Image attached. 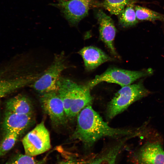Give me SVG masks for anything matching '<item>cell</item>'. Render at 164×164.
Here are the masks:
<instances>
[{
	"label": "cell",
	"instance_id": "6da1fadb",
	"mask_svg": "<svg viewBox=\"0 0 164 164\" xmlns=\"http://www.w3.org/2000/svg\"><path fill=\"white\" fill-rule=\"evenodd\" d=\"M131 133L128 129L109 126L89 105L77 114V125L72 138L80 141L86 148H89L102 138H118L128 136Z\"/></svg>",
	"mask_w": 164,
	"mask_h": 164
},
{
	"label": "cell",
	"instance_id": "7a4b0ae2",
	"mask_svg": "<svg viewBox=\"0 0 164 164\" xmlns=\"http://www.w3.org/2000/svg\"><path fill=\"white\" fill-rule=\"evenodd\" d=\"M150 92L144 86L142 80L122 87L108 105L106 114L112 119L125 110L131 104L149 95Z\"/></svg>",
	"mask_w": 164,
	"mask_h": 164
},
{
	"label": "cell",
	"instance_id": "3957f363",
	"mask_svg": "<svg viewBox=\"0 0 164 164\" xmlns=\"http://www.w3.org/2000/svg\"><path fill=\"white\" fill-rule=\"evenodd\" d=\"M67 68L64 53L56 55L51 64L30 85L36 91L42 94L57 92V82L62 72Z\"/></svg>",
	"mask_w": 164,
	"mask_h": 164
},
{
	"label": "cell",
	"instance_id": "277c9868",
	"mask_svg": "<svg viewBox=\"0 0 164 164\" xmlns=\"http://www.w3.org/2000/svg\"><path fill=\"white\" fill-rule=\"evenodd\" d=\"M151 68L142 71H132L117 68H110L94 78L86 85L90 89L103 82L118 84L121 87L131 84L140 78L151 74Z\"/></svg>",
	"mask_w": 164,
	"mask_h": 164
},
{
	"label": "cell",
	"instance_id": "5b68a950",
	"mask_svg": "<svg viewBox=\"0 0 164 164\" xmlns=\"http://www.w3.org/2000/svg\"><path fill=\"white\" fill-rule=\"evenodd\" d=\"M22 142L25 154L32 156L45 152L51 146L50 133L43 121L28 133Z\"/></svg>",
	"mask_w": 164,
	"mask_h": 164
},
{
	"label": "cell",
	"instance_id": "8992f818",
	"mask_svg": "<svg viewBox=\"0 0 164 164\" xmlns=\"http://www.w3.org/2000/svg\"><path fill=\"white\" fill-rule=\"evenodd\" d=\"M56 5L61 9L67 20L73 26L87 16L91 9L101 6L96 0H60Z\"/></svg>",
	"mask_w": 164,
	"mask_h": 164
},
{
	"label": "cell",
	"instance_id": "52a82bcc",
	"mask_svg": "<svg viewBox=\"0 0 164 164\" xmlns=\"http://www.w3.org/2000/svg\"><path fill=\"white\" fill-rule=\"evenodd\" d=\"M40 101L43 109L53 124L58 126L66 124L68 118L63 103L57 92L42 94Z\"/></svg>",
	"mask_w": 164,
	"mask_h": 164
},
{
	"label": "cell",
	"instance_id": "ba28073f",
	"mask_svg": "<svg viewBox=\"0 0 164 164\" xmlns=\"http://www.w3.org/2000/svg\"><path fill=\"white\" fill-rule=\"evenodd\" d=\"M133 164H164V150L159 143L147 142L132 155Z\"/></svg>",
	"mask_w": 164,
	"mask_h": 164
},
{
	"label": "cell",
	"instance_id": "9c48e42d",
	"mask_svg": "<svg viewBox=\"0 0 164 164\" xmlns=\"http://www.w3.org/2000/svg\"><path fill=\"white\" fill-rule=\"evenodd\" d=\"M95 15L99 25L100 39L111 53L115 57H118L114 44L116 29L113 20L101 9L96 10Z\"/></svg>",
	"mask_w": 164,
	"mask_h": 164
},
{
	"label": "cell",
	"instance_id": "30bf717a",
	"mask_svg": "<svg viewBox=\"0 0 164 164\" xmlns=\"http://www.w3.org/2000/svg\"><path fill=\"white\" fill-rule=\"evenodd\" d=\"M84 62L87 70H92L102 64L114 60L101 49L92 46L84 47L78 52Z\"/></svg>",
	"mask_w": 164,
	"mask_h": 164
},
{
	"label": "cell",
	"instance_id": "8fae6325",
	"mask_svg": "<svg viewBox=\"0 0 164 164\" xmlns=\"http://www.w3.org/2000/svg\"><path fill=\"white\" fill-rule=\"evenodd\" d=\"M32 114L6 111L3 123L5 131H12L21 134L32 124Z\"/></svg>",
	"mask_w": 164,
	"mask_h": 164
},
{
	"label": "cell",
	"instance_id": "7c38bea8",
	"mask_svg": "<svg viewBox=\"0 0 164 164\" xmlns=\"http://www.w3.org/2000/svg\"><path fill=\"white\" fill-rule=\"evenodd\" d=\"M90 90L86 85L84 86L77 84L68 118L75 117L84 107L91 104L93 98Z\"/></svg>",
	"mask_w": 164,
	"mask_h": 164
},
{
	"label": "cell",
	"instance_id": "4fadbf2b",
	"mask_svg": "<svg viewBox=\"0 0 164 164\" xmlns=\"http://www.w3.org/2000/svg\"><path fill=\"white\" fill-rule=\"evenodd\" d=\"M77 83L70 79L60 77L57 82V93L64 106L67 118L73 99Z\"/></svg>",
	"mask_w": 164,
	"mask_h": 164
},
{
	"label": "cell",
	"instance_id": "5bb4252c",
	"mask_svg": "<svg viewBox=\"0 0 164 164\" xmlns=\"http://www.w3.org/2000/svg\"><path fill=\"white\" fill-rule=\"evenodd\" d=\"M6 111L18 114H32L33 106L26 96L18 95L9 100L6 104Z\"/></svg>",
	"mask_w": 164,
	"mask_h": 164
},
{
	"label": "cell",
	"instance_id": "9a60e30c",
	"mask_svg": "<svg viewBox=\"0 0 164 164\" xmlns=\"http://www.w3.org/2000/svg\"><path fill=\"white\" fill-rule=\"evenodd\" d=\"M32 79L29 76L15 78H0V98L20 88L30 85Z\"/></svg>",
	"mask_w": 164,
	"mask_h": 164
},
{
	"label": "cell",
	"instance_id": "2e32d148",
	"mask_svg": "<svg viewBox=\"0 0 164 164\" xmlns=\"http://www.w3.org/2000/svg\"><path fill=\"white\" fill-rule=\"evenodd\" d=\"M137 0H130L124 10L118 16L119 23L122 27H130L138 22L135 10Z\"/></svg>",
	"mask_w": 164,
	"mask_h": 164
},
{
	"label": "cell",
	"instance_id": "e0dca14e",
	"mask_svg": "<svg viewBox=\"0 0 164 164\" xmlns=\"http://www.w3.org/2000/svg\"><path fill=\"white\" fill-rule=\"evenodd\" d=\"M126 141V139L123 138L104 149L102 164H116L118 157Z\"/></svg>",
	"mask_w": 164,
	"mask_h": 164
},
{
	"label": "cell",
	"instance_id": "ac0fdd59",
	"mask_svg": "<svg viewBox=\"0 0 164 164\" xmlns=\"http://www.w3.org/2000/svg\"><path fill=\"white\" fill-rule=\"evenodd\" d=\"M135 10L137 18L138 21L159 20L164 22V15L149 8L135 5Z\"/></svg>",
	"mask_w": 164,
	"mask_h": 164
},
{
	"label": "cell",
	"instance_id": "d6986e66",
	"mask_svg": "<svg viewBox=\"0 0 164 164\" xmlns=\"http://www.w3.org/2000/svg\"><path fill=\"white\" fill-rule=\"evenodd\" d=\"M20 135L15 132H5L0 143V157L5 155L13 147Z\"/></svg>",
	"mask_w": 164,
	"mask_h": 164
},
{
	"label": "cell",
	"instance_id": "ffe728a7",
	"mask_svg": "<svg viewBox=\"0 0 164 164\" xmlns=\"http://www.w3.org/2000/svg\"><path fill=\"white\" fill-rule=\"evenodd\" d=\"M130 0H104L101 6L112 15L118 16L124 10Z\"/></svg>",
	"mask_w": 164,
	"mask_h": 164
},
{
	"label": "cell",
	"instance_id": "44dd1931",
	"mask_svg": "<svg viewBox=\"0 0 164 164\" xmlns=\"http://www.w3.org/2000/svg\"><path fill=\"white\" fill-rule=\"evenodd\" d=\"M45 160H37L33 156L20 154L18 155L6 164H44Z\"/></svg>",
	"mask_w": 164,
	"mask_h": 164
},
{
	"label": "cell",
	"instance_id": "7402d4cb",
	"mask_svg": "<svg viewBox=\"0 0 164 164\" xmlns=\"http://www.w3.org/2000/svg\"><path fill=\"white\" fill-rule=\"evenodd\" d=\"M89 159L73 157L60 162L58 164H86Z\"/></svg>",
	"mask_w": 164,
	"mask_h": 164
},
{
	"label": "cell",
	"instance_id": "603a6c76",
	"mask_svg": "<svg viewBox=\"0 0 164 164\" xmlns=\"http://www.w3.org/2000/svg\"><path fill=\"white\" fill-rule=\"evenodd\" d=\"M104 154L103 150L98 154L89 159L86 164H102Z\"/></svg>",
	"mask_w": 164,
	"mask_h": 164
}]
</instances>
